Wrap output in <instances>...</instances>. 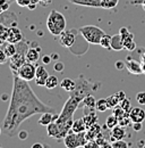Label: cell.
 Listing matches in <instances>:
<instances>
[{"instance_id": "d6986e66", "label": "cell", "mask_w": 145, "mask_h": 148, "mask_svg": "<svg viewBox=\"0 0 145 148\" xmlns=\"http://www.w3.org/2000/svg\"><path fill=\"white\" fill-rule=\"evenodd\" d=\"M57 116L58 115H54V112H44V113L41 114V116L39 119V124L47 127L48 124H50L52 121H54L57 119Z\"/></svg>"}, {"instance_id": "8d00e7d4", "label": "cell", "mask_w": 145, "mask_h": 148, "mask_svg": "<svg viewBox=\"0 0 145 148\" xmlns=\"http://www.w3.org/2000/svg\"><path fill=\"white\" fill-rule=\"evenodd\" d=\"M32 2V0H16V3L20 7H28V5Z\"/></svg>"}, {"instance_id": "ffe728a7", "label": "cell", "mask_w": 145, "mask_h": 148, "mask_svg": "<svg viewBox=\"0 0 145 148\" xmlns=\"http://www.w3.org/2000/svg\"><path fill=\"white\" fill-rule=\"evenodd\" d=\"M40 47L36 48H28L27 53H26V60L31 62V63H36L40 59Z\"/></svg>"}, {"instance_id": "f546056e", "label": "cell", "mask_w": 145, "mask_h": 148, "mask_svg": "<svg viewBox=\"0 0 145 148\" xmlns=\"http://www.w3.org/2000/svg\"><path fill=\"white\" fill-rule=\"evenodd\" d=\"M119 3V0H101V8L113 9Z\"/></svg>"}, {"instance_id": "7bdbcfd3", "label": "cell", "mask_w": 145, "mask_h": 148, "mask_svg": "<svg viewBox=\"0 0 145 148\" xmlns=\"http://www.w3.org/2000/svg\"><path fill=\"white\" fill-rule=\"evenodd\" d=\"M133 129L136 132L141 131L142 130V123H133Z\"/></svg>"}, {"instance_id": "484cf974", "label": "cell", "mask_w": 145, "mask_h": 148, "mask_svg": "<svg viewBox=\"0 0 145 148\" xmlns=\"http://www.w3.org/2000/svg\"><path fill=\"white\" fill-rule=\"evenodd\" d=\"M58 86H60L58 77H57L56 75H49V77H48L47 81H45L44 87H45L47 89H54V88H57Z\"/></svg>"}, {"instance_id": "7a4b0ae2", "label": "cell", "mask_w": 145, "mask_h": 148, "mask_svg": "<svg viewBox=\"0 0 145 148\" xmlns=\"http://www.w3.org/2000/svg\"><path fill=\"white\" fill-rule=\"evenodd\" d=\"M66 25H67V22H66V17L58 10H51L50 14L48 15V18H47V27H48V31L54 36H59L62 31L66 30Z\"/></svg>"}, {"instance_id": "7dc6e473", "label": "cell", "mask_w": 145, "mask_h": 148, "mask_svg": "<svg viewBox=\"0 0 145 148\" xmlns=\"http://www.w3.org/2000/svg\"><path fill=\"white\" fill-rule=\"evenodd\" d=\"M51 3H52V0H40V5H42V6H48Z\"/></svg>"}, {"instance_id": "7402d4cb", "label": "cell", "mask_w": 145, "mask_h": 148, "mask_svg": "<svg viewBox=\"0 0 145 148\" xmlns=\"http://www.w3.org/2000/svg\"><path fill=\"white\" fill-rule=\"evenodd\" d=\"M60 87H61L65 91L72 92V91L75 90V88H76V81H74V80L69 79V77H66V79H64V80L60 82Z\"/></svg>"}, {"instance_id": "44dd1931", "label": "cell", "mask_w": 145, "mask_h": 148, "mask_svg": "<svg viewBox=\"0 0 145 148\" xmlns=\"http://www.w3.org/2000/svg\"><path fill=\"white\" fill-rule=\"evenodd\" d=\"M111 49L112 50H123L124 49V42H123V38L118 33V34H115L111 38Z\"/></svg>"}, {"instance_id": "74e56055", "label": "cell", "mask_w": 145, "mask_h": 148, "mask_svg": "<svg viewBox=\"0 0 145 148\" xmlns=\"http://www.w3.org/2000/svg\"><path fill=\"white\" fill-rule=\"evenodd\" d=\"M7 58H8V57L3 53V50L0 49V64H5V63L7 62Z\"/></svg>"}, {"instance_id": "d4e9b609", "label": "cell", "mask_w": 145, "mask_h": 148, "mask_svg": "<svg viewBox=\"0 0 145 148\" xmlns=\"http://www.w3.org/2000/svg\"><path fill=\"white\" fill-rule=\"evenodd\" d=\"M83 120H84V122H85L86 127H87V128H90L91 125H93L94 123H96V122H98V115H96L95 111L90 112V113L84 114Z\"/></svg>"}, {"instance_id": "c3c4849f", "label": "cell", "mask_w": 145, "mask_h": 148, "mask_svg": "<svg viewBox=\"0 0 145 148\" xmlns=\"http://www.w3.org/2000/svg\"><path fill=\"white\" fill-rule=\"evenodd\" d=\"M42 147H47V146L43 145V144H40V143H36V144H34V145L32 146V148H42Z\"/></svg>"}, {"instance_id": "5bb4252c", "label": "cell", "mask_w": 145, "mask_h": 148, "mask_svg": "<svg viewBox=\"0 0 145 148\" xmlns=\"http://www.w3.org/2000/svg\"><path fill=\"white\" fill-rule=\"evenodd\" d=\"M126 137V131H125V127L121 125H116L115 128L110 130V143L115 141V140H120L124 139Z\"/></svg>"}, {"instance_id": "ee69618b", "label": "cell", "mask_w": 145, "mask_h": 148, "mask_svg": "<svg viewBox=\"0 0 145 148\" xmlns=\"http://www.w3.org/2000/svg\"><path fill=\"white\" fill-rule=\"evenodd\" d=\"M117 96H118V98H119L120 101L126 98V93H125V91H123V90H121V91H118V92H117Z\"/></svg>"}, {"instance_id": "9c48e42d", "label": "cell", "mask_w": 145, "mask_h": 148, "mask_svg": "<svg viewBox=\"0 0 145 148\" xmlns=\"http://www.w3.org/2000/svg\"><path fill=\"white\" fill-rule=\"evenodd\" d=\"M119 34L123 38V42H124V49L129 50V51H134L137 46L136 42L134 40V34L127 29V27H121L119 30Z\"/></svg>"}, {"instance_id": "3957f363", "label": "cell", "mask_w": 145, "mask_h": 148, "mask_svg": "<svg viewBox=\"0 0 145 148\" xmlns=\"http://www.w3.org/2000/svg\"><path fill=\"white\" fill-rule=\"evenodd\" d=\"M17 47V51L15 55H13L9 58V67L12 70L13 74H15L18 71V69L26 62V53L27 49L30 48L27 46V43L25 41H19L18 43H16Z\"/></svg>"}, {"instance_id": "52a82bcc", "label": "cell", "mask_w": 145, "mask_h": 148, "mask_svg": "<svg viewBox=\"0 0 145 148\" xmlns=\"http://www.w3.org/2000/svg\"><path fill=\"white\" fill-rule=\"evenodd\" d=\"M35 73H36V66L34 65V63H31V62H25L15 74L13 75H17L18 77L30 82L32 80L35 79Z\"/></svg>"}, {"instance_id": "d590c367", "label": "cell", "mask_w": 145, "mask_h": 148, "mask_svg": "<svg viewBox=\"0 0 145 148\" xmlns=\"http://www.w3.org/2000/svg\"><path fill=\"white\" fill-rule=\"evenodd\" d=\"M136 100L140 105H145V91H141L136 95Z\"/></svg>"}, {"instance_id": "681fc988", "label": "cell", "mask_w": 145, "mask_h": 148, "mask_svg": "<svg viewBox=\"0 0 145 148\" xmlns=\"http://www.w3.org/2000/svg\"><path fill=\"white\" fill-rule=\"evenodd\" d=\"M1 132H2V129H1V128H0V136H1Z\"/></svg>"}, {"instance_id": "d6a6232c", "label": "cell", "mask_w": 145, "mask_h": 148, "mask_svg": "<svg viewBox=\"0 0 145 148\" xmlns=\"http://www.w3.org/2000/svg\"><path fill=\"white\" fill-rule=\"evenodd\" d=\"M130 145L125 141L124 139H120V140H115V141H112L111 143V147L112 148H127L129 147Z\"/></svg>"}, {"instance_id": "30bf717a", "label": "cell", "mask_w": 145, "mask_h": 148, "mask_svg": "<svg viewBox=\"0 0 145 148\" xmlns=\"http://www.w3.org/2000/svg\"><path fill=\"white\" fill-rule=\"evenodd\" d=\"M125 65H126L127 71L130 74H134V75L143 74V69H142V63H141V60L134 59L131 56H128L126 58Z\"/></svg>"}, {"instance_id": "8fae6325", "label": "cell", "mask_w": 145, "mask_h": 148, "mask_svg": "<svg viewBox=\"0 0 145 148\" xmlns=\"http://www.w3.org/2000/svg\"><path fill=\"white\" fill-rule=\"evenodd\" d=\"M131 123H143L145 121V111L141 107H131L129 111Z\"/></svg>"}, {"instance_id": "f35d334b", "label": "cell", "mask_w": 145, "mask_h": 148, "mask_svg": "<svg viewBox=\"0 0 145 148\" xmlns=\"http://www.w3.org/2000/svg\"><path fill=\"white\" fill-rule=\"evenodd\" d=\"M116 69H117V70H124V69H126V65H125L124 62L117 60V62H116Z\"/></svg>"}, {"instance_id": "4fadbf2b", "label": "cell", "mask_w": 145, "mask_h": 148, "mask_svg": "<svg viewBox=\"0 0 145 148\" xmlns=\"http://www.w3.org/2000/svg\"><path fill=\"white\" fill-rule=\"evenodd\" d=\"M23 40V34L20 30L16 26H10L8 29V34H7V41L12 43H18L19 41Z\"/></svg>"}, {"instance_id": "ab89813d", "label": "cell", "mask_w": 145, "mask_h": 148, "mask_svg": "<svg viewBox=\"0 0 145 148\" xmlns=\"http://www.w3.org/2000/svg\"><path fill=\"white\" fill-rule=\"evenodd\" d=\"M54 69V71H57V72H61V71L64 70V64L60 63V62H59V63H56Z\"/></svg>"}, {"instance_id": "83f0119b", "label": "cell", "mask_w": 145, "mask_h": 148, "mask_svg": "<svg viewBox=\"0 0 145 148\" xmlns=\"http://www.w3.org/2000/svg\"><path fill=\"white\" fill-rule=\"evenodd\" d=\"M95 141H96V144H98V146L99 148H103V147H109L111 148V143H109L108 139H106L104 138V136H103V133L101 132L99 136H98V138L95 139Z\"/></svg>"}, {"instance_id": "f1b7e54d", "label": "cell", "mask_w": 145, "mask_h": 148, "mask_svg": "<svg viewBox=\"0 0 145 148\" xmlns=\"http://www.w3.org/2000/svg\"><path fill=\"white\" fill-rule=\"evenodd\" d=\"M95 110H96L98 112H101V113H103V112H106L107 110H109L107 99H106V98H101V99L96 100Z\"/></svg>"}, {"instance_id": "5b68a950", "label": "cell", "mask_w": 145, "mask_h": 148, "mask_svg": "<svg viewBox=\"0 0 145 148\" xmlns=\"http://www.w3.org/2000/svg\"><path fill=\"white\" fill-rule=\"evenodd\" d=\"M79 34L84 38L86 42L91 45H100V41L102 37L106 34L102 29L95 25H85L78 29Z\"/></svg>"}, {"instance_id": "277c9868", "label": "cell", "mask_w": 145, "mask_h": 148, "mask_svg": "<svg viewBox=\"0 0 145 148\" xmlns=\"http://www.w3.org/2000/svg\"><path fill=\"white\" fill-rule=\"evenodd\" d=\"M94 90H95V84L91 83L89 80H86L83 74H79L78 77L76 79V88L74 91L70 92V95L83 101V99L86 96L92 95Z\"/></svg>"}, {"instance_id": "cb8c5ba5", "label": "cell", "mask_w": 145, "mask_h": 148, "mask_svg": "<svg viewBox=\"0 0 145 148\" xmlns=\"http://www.w3.org/2000/svg\"><path fill=\"white\" fill-rule=\"evenodd\" d=\"M2 50H3V53L6 54V56L8 57V58H10L13 55H15L16 54V51H17V47H16V43H12V42H6V43H3V47L1 48Z\"/></svg>"}, {"instance_id": "60d3db41", "label": "cell", "mask_w": 145, "mask_h": 148, "mask_svg": "<svg viewBox=\"0 0 145 148\" xmlns=\"http://www.w3.org/2000/svg\"><path fill=\"white\" fill-rule=\"evenodd\" d=\"M129 3L130 5H143V7H145V0H130Z\"/></svg>"}, {"instance_id": "4316f807", "label": "cell", "mask_w": 145, "mask_h": 148, "mask_svg": "<svg viewBox=\"0 0 145 148\" xmlns=\"http://www.w3.org/2000/svg\"><path fill=\"white\" fill-rule=\"evenodd\" d=\"M106 99H107V103H108V107L109 108H112V110H113L116 106H118V105L120 104V100H119L117 93L109 96V97H107Z\"/></svg>"}, {"instance_id": "8992f818", "label": "cell", "mask_w": 145, "mask_h": 148, "mask_svg": "<svg viewBox=\"0 0 145 148\" xmlns=\"http://www.w3.org/2000/svg\"><path fill=\"white\" fill-rule=\"evenodd\" d=\"M89 140L86 139L85 132H74V131H69L65 138H64V144L67 148H78V147H84L86 145Z\"/></svg>"}, {"instance_id": "836d02e7", "label": "cell", "mask_w": 145, "mask_h": 148, "mask_svg": "<svg viewBox=\"0 0 145 148\" xmlns=\"http://www.w3.org/2000/svg\"><path fill=\"white\" fill-rule=\"evenodd\" d=\"M126 113L127 112L124 111V110L120 107V105H118V106H116V107L113 108V113H112V114H113V115L119 120V119H121L123 116H125V115H126Z\"/></svg>"}, {"instance_id": "e0dca14e", "label": "cell", "mask_w": 145, "mask_h": 148, "mask_svg": "<svg viewBox=\"0 0 145 148\" xmlns=\"http://www.w3.org/2000/svg\"><path fill=\"white\" fill-rule=\"evenodd\" d=\"M47 133L49 137L51 138H54V139H62L61 138V132H60V129L57 124L56 121H52L50 124L47 125Z\"/></svg>"}, {"instance_id": "f6af8a7d", "label": "cell", "mask_w": 145, "mask_h": 148, "mask_svg": "<svg viewBox=\"0 0 145 148\" xmlns=\"http://www.w3.org/2000/svg\"><path fill=\"white\" fill-rule=\"evenodd\" d=\"M18 137H19L22 140H25V139H27V132H26V131H20V132L18 133Z\"/></svg>"}, {"instance_id": "1f68e13d", "label": "cell", "mask_w": 145, "mask_h": 148, "mask_svg": "<svg viewBox=\"0 0 145 148\" xmlns=\"http://www.w3.org/2000/svg\"><path fill=\"white\" fill-rule=\"evenodd\" d=\"M111 36H109V34H104L102 39H101V41H100V46L102 47V48H104V49H108V50H111Z\"/></svg>"}, {"instance_id": "ac0fdd59", "label": "cell", "mask_w": 145, "mask_h": 148, "mask_svg": "<svg viewBox=\"0 0 145 148\" xmlns=\"http://www.w3.org/2000/svg\"><path fill=\"white\" fill-rule=\"evenodd\" d=\"M68 1L74 5H78V6L101 8V0H68Z\"/></svg>"}, {"instance_id": "e575fe53", "label": "cell", "mask_w": 145, "mask_h": 148, "mask_svg": "<svg viewBox=\"0 0 145 148\" xmlns=\"http://www.w3.org/2000/svg\"><path fill=\"white\" fill-rule=\"evenodd\" d=\"M119 105H120V107H121L124 111H126V112H129L131 110V107H130V100L127 99V98H125L124 100H121Z\"/></svg>"}, {"instance_id": "9a60e30c", "label": "cell", "mask_w": 145, "mask_h": 148, "mask_svg": "<svg viewBox=\"0 0 145 148\" xmlns=\"http://www.w3.org/2000/svg\"><path fill=\"white\" fill-rule=\"evenodd\" d=\"M102 132V127L96 122L94 123L93 125H91L90 128H87L85 131V136H86V139L90 141V140H95L98 138V136Z\"/></svg>"}, {"instance_id": "ba28073f", "label": "cell", "mask_w": 145, "mask_h": 148, "mask_svg": "<svg viewBox=\"0 0 145 148\" xmlns=\"http://www.w3.org/2000/svg\"><path fill=\"white\" fill-rule=\"evenodd\" d=\"M79 33L78 30L70 29V30H65L59 34V43L64 48L72 49V47L77 41V34Z\"/></svg>"}, {"instance_id": "6da1fadb", "label": "cell", "mask_w": 145, "mask_h": 148, "mask_svg": "<svg viewBox=\"0 0 145 148\" xmlns=\"http://www.w3.org/2000/svg\"><path fill=\"white\" fill-rule=\"evenodd\" d=\"M44 112H54V108L36 97L27 81L14 75L13 92L2 122V132L9 137H15L24 121Z\"/></svg>"}, {"instance_id": "4dcf8cb0", "label": "cell", "mask_w": 145, "mask_h": 148, "mask_svg": "<svg viewBox=\"0 0 145 148\" xmlns=\"http://www.w3.org/2000/svg\"><path fill=\"white\" fill-rule=\"evenodd\" d=\"M119 124V121H118V119L113 115V114H111V115H109L108 117H107V121H106V127L108 128L109 130H111L112 128H115L116 125H118Z\"/></svg>"}, {"instance_id": "b9f144b4", "label": "cell", "mask_w": 145, "mask_h": 148, "mask_svg": "<svg viewBox=\"0 0 145 148\" xmlns=\"http://www.w3.org/2000/svg\"><path fill=\"white\" fill-rule=\"evenodd\" d=\"M141 63H142V69H143V74H145V51L141 55Z\"/></svg>"}, {"instance_id": "2e32d148", "label": "cell", "mask_w": 145, "mask_h": 148, "mask_svg": "<svg viewBox=\"0 0 145 148\" xmlns=\"http://www.w3.org/2000/svg\"><path fill=\"white\" fill-rule=\"evenodd\" d=\"M82 104H83V106H84V114H86V113L95 111L96 99L94 98L93 95H89V96H86V97L83 99Z\"/></svg>"}, {"instance_id": "603a6c76", "label": "cell", "mask_w": 145, "mask_h": 148, "mask_svg": "<svg viewBox=\"0 0 145 148\" xmlns=\"http://www.w3.org/2000/svg\"><path fill=\"white\" fill-rule=\"evenodd\" d=\"M86 129H87V127H86V124H85L83 117H82V119L74 120V123H72V131L79 133V132H85Z\"/></svg>"}, {"instance_id": "bcb514c9", "label": "cell", "mask_w": 145, "mask_h": 148, "mask_svg": "<svg viewBox=\"0 0 145 148\" xmlns=\"http://www.w3.org/2000/svg\"><path fill=\"white\" fill-rule=\"evenodd\" d=\"M51 57L50 56H43L42 57V62H43V64H49L50 62H51Z\"/></svg>"}, {"instance_id": "7c38bea8", "label": "cell", "mask_w": 145, "mask_h": 148, "mask_svg": "<svg viewBox=\"0 0 145 148\" xmlns=\"http://www.w3.org/2000/svg\"><path fill=\"white\" fill-rule=\"evenodd\" d=\"M49 72L45 70V67L43 65H39L36 66V73H35V83L37 86H44L47 79L49 77Z\"/></svg>"}]
</instances>
